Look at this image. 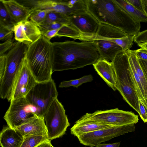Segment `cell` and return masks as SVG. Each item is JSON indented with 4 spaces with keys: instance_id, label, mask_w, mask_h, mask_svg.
Here are the masks:
<instances>
[{
    "instance_id": "41",
    "label": "cell",
    "mask_w": 147,
    "mask_h": 147,
    "mask_svg": "<svg viewBox=\"0 0 147 147\" xmlns=\"http://www.w3.org/2000/svg\"><path fill=\"white\" fill-rule=\"evenodd\" d=\"M51 147H54L52 145Z\"/></svg>"
},
{
    "instance_id": "12",
    "label": "cell",
    "mask_w": 147,
    "mask_h": 147,
    "mask_svg": "<svg viewBox=\"0 0 147 147\" xmlns=\"http://www.w3.org/2000/svg\"><path fill=\"white\" fill-rule=\"evenodd\" d=\"M13 30L15 40L28 46L35 42L42 36L38 26L28 20L15 25Z\"/></svg>"
},
{
    "instance_id": "29",
    "label": "cell",
    "mask_w": 147,
    "mask_h": 147,
    "mask_svg": "<svg viewBox=\"0 0 147 147\" xmlns=\"http://www.w3.org/2000/svg\"><path fill=\"white\" fill-rule=\"evenodd\" d=\"M48 11L39 9H32L29 18L30 20L39 26L44 22Z\"/></svg>"
},
{
    "instance_id": "39",
    "label": "cell",
    "mask_w": 147,
    "mask_h": 147,
    "mask_svg": "<svg viewBox=\"0 0 147 147\" xmlns=\"http://www.w3.org/2000/svg\"><path fill=\"white\" fill-rule=\"evenodd\" d=\"M143 3L144 12L147 15V0H142Z\"/></svg>"
},
{
    "instance_id": "38",
    "label": "cell",
    "mask_w": 147,
    "mask_h": 147,
    "mask_svg": "<svg viewBox=\"0 0 147 147\" xmlns=\"http://www.w3.org/2000/svg\"><path fill=\"white\" fill-rule=\"evenodd\" d=\"M51 140H48L40 144L36 147H51Z\"/></svg>"
},
{
    "instance_id": "9",
    "label": "cell",
    "mask_w": 147,
    "mask_h": 147,
    "mask_svg": "<svg viewBox=\"0 0 147 147\" xmlns=\"http://www.w3.org/2000/svg\"><path fill=\"white\" fill-rule=\"evenodd\" d=\"M10 102L3 118L7 126L12 129H16L37 114L36 109L25 97L13 99Z\"/></svg>"
},
{
    "instance_id": "20",
    "label": "cell",
    "mask_w": 147,
    "mask_h": 147,
    "mask_svg": "<svg viewBox=\"0 0 147 147\" xmlns=\"http://www.w3.org/2000/svg\"><path fill=\"white\" fill-rule=\"evenodd\" d=\"M24 138L16 130L8 126L4 127L0 133V146L1 147H20Z\"/></svg>"
},
{
    "instance_id": "36",
    "label": "cell",
    "mask_w": 147,
    "mask_h": 147,
    "mask_svg": "<svg viewBox=\"0 0 147 147\" xmlns=\"http://www.w3.org/2000/svg\"><path fill=\"white\" fill-rule=\"evenodd\" d=\"M138 59L141 67L147 80V61L140 59Z\"/></svg>"
},
{
    "instance_id": "19",
    "label": "cell",
    "mask_w": 147,
    "mask_h": 147,
    "mask_svg": "<svg viewBox=\"0 0 147 147\" xmlns=\"http://www.w3.org/2000/svg\"><path fill=\"white\" fill-rule=\"evenodd\" d=\"M114 126L94 121L79 119L70 129L71 134L77 136L83 134Z\"/></svg>"
},
{
    "instance_id": "34",
    "label": "cell",
    "mask_w": 147,
    "mask_h": 147,
    "mask_svg": "<svg viewBox=\"0 0 147 147\" xmlns=\"http://www.w3.org/2000/svg\"><path fill=\"white\" fill-rule=\"evenodd\" d=\"M58 29H53L41 32L42 35L48 40H50L51 39L57 36Z\"/></svg>"
},
{
    "instance_id": "14",
    "label": "cell",
    "mask_w": 147,
    "mask_h": 147,
    "mask_svg": "<svg viewBox=\"0 0 147 147\" xmlns=\"http://www.w3.org/2000/svg\"><path fill=\"white\" fill-rule=\"evenodd\" d=\"M15 129L19 132L24 137L33 135L48 136L44 117L36 115Z\"/></svg>"
},
{
    "instance_id": "22",
    "label": "cell",
    "mask_w": 147,
    "mask_h": 147,
    "mask_svg": "<svg viewBox=\"0 0 147 147\" xmlns=\"http://www.w3.org/2000/svg\"><path fill=\"white\" fill-rule=\"evenodd\" d=\"M134 20L140 22H147V15L144 11L134 7L125 0H114Z\"/></svg>"
},
{
    "instance_id": "23",
    "label": "cell",
    "mask_w": 147,
    "mask_h": 147,
    "mask_svg": "<svg viewBox=\"0 0 147 147\" xmlns=\"http://www.w3.org/2000/svg\"><path fill=\"white\" fill-rule=\"evenodd\" d=\"M125 52L128 55L129 64L134 68L141 81L145 100L147 101V80L141 67L134 50L129 49Z\"/></svg>"
},
{
    "instance_id": "27",
    "label": "cell",
    "mask_w": 147,
    "mask_h": 147,
    "mask_svg": "<svg viewBox=\"0 0 147 147\" xmlns=\"http://www.w3.org/2000/svg\"><path fill=\"white\" fill-rule=\"evenodd\" d=\"M93 80L92 76L90 74L84 76L78 79L63 81L60 83L59 87L63 88L73 86L78 88L83 83L91 82Z\"/></svg>"
},
{
    "instance_id": "15",
    "label": "cell",
    "mask_w": 147,
    "mask_h": 147,
    "mask_svg": "<svg viewBox=\"0 0 147 147\" xmlns=\"http://www.w3.org/2000/svg\"><path fill=\"white\" fill-rule=\"evenodd\" d=\"M29 9L58 12L64 15L65 1L53 0H21L17 1Z\"/></svg>"
},
{
    "instance_id": "30",
    "label": "cell",
    "mask_w": 147,
    "mask_h": 147,
    "mask_svg": "<svg viewBox=\"0 0 147 147\" xmlns=\"http://www.w3.org/2000/svg\"><path fill=\"white\" fill-rule=\"evenodd\" d=\"M14 33L13 29L0 26V40L5 41L11 39Z\"/></svg>"
},
{
    "instance_id": "2",
    "label": "cell",
    "mask_w": 147,
    "mask_h": 147,
    "mask_svg": "<svg viewBox=\"0 0 147 147\" xmlns=\"http://www.w3.org/2000/svg\"><path fill=\"white\" fill-rule=\"evenodd\" d=\"M87 9L100 23L118 28L127 35L136 36L140 22L134 20L114 0H86Z\"/></svg>"
},
{
    "instance_id": "33",
    "label": "cell",
    "mask_w": 147,
    "mask_h": 147,
    "mask_svg": "<svg viewBox=\"0 0 147 147\" xmlns=\"http://www.w3.org/2000/svg\"><path fill=\"white\" fill-rule=\"evenodd\" d=\"M138 59L147 61V50L142 48L134 50Z\"/></svg>"
},
{
    "instance_id": "10",
    "label": "cell",
    "mask_w": 147,
    "mask_h": 147,
    "mask_svg": "<svg viewBox=\"0 0 147 147\" xmlns=\"http://www.w3.org/2000/svg\"><path fill=\"white\" fill-rule=\"evenodd\" d=\"M135 128L134 124L114 126L81 134L76 137L82 144L93 147L113 138L134 131Z\"/></svg>"
},
{
    "instance_id": "21",
    "label": "cell",
    "mask_w": 147,
    "mask_h": 147,
    "mask_svg": "<svg viewBox=\"0 0 147 147\" xmlns=\"http://www.w3.org/2000/svg\"><path fill=\"white\" fill-rule=\"evenodd\" d=\"M127 35L118 28L108 24L100 23L95 37L116 39L123 37Z\"/></svg>"
},
{
    "instance_id": "7",
    "label": "cell",
    "mask_w": 147,
    "mask_h": 147,
    "mask_svg": "<svg viewBox=\"0 0 147 147\" xmlns=\"http://www.w3.org/2000/svg\"><path fill=\"white\" fill-rule=\"evenodd\" d=\"M49 139L62 136L70 125L63 106L57 98L53 101L44 116Z\"/></svg>"
},
{
    "instance_id": "28",
    "label": "cell",
    "mask_w": 147,
    "mask_h": 147,
    "mask_svg": "<svg viewBox=\"0 0 147 147\" xmlns=\"http://www.w3.org/2000/svg\"><path fill=\"white\" fill-rule=\"evenodd\" d=\"M135 36L134 35H128L116 39H104L116 43L119 46L122 48L123 51L125 52L132 47Z\"/></svg>"
},
{
    "instance_id": "24",
    "label": "cell",
    "mask_w": 147,
    "mask_h": 147,
    "mask_svg": "<svg viewBox=\"0 0 147 147\" xmlns=\"http://www.w3.org/2000/svg\"><path fill=\"white\" fill-rule=\"evenodd\" d=\"M49 140L47 136L33 135L24 137L20 147H36Z\"/></svg>"
},
{
    "instance_id": "17",
    "label": "cell",
    "mask_w": 147,
    "mask_h": 147,
    "mask_svg": "<svg viewBox=\"0 0 147 147\" xmlns=\"http://www.w3.org/2000/svg\"><path fill=\"white\" fill-rule=\"evenodd\" d=\"M16 24L28 20L32 10L14 0H0Z\"/></svg>"
},
{
    "instance_id": "40",
    "label": "cell",
    "mask_w": 147,
    "mask_h": 147,
    "mask_svg": "<svg viewBox=\"0 0 147 147\" xmlns=\"http://www.w3.org/2000/svg\"><path fill=\"white\" fill-rule=\"evenodd\" d=\"M140 48L145 49L147 50V41L142 44L138 45Z\"/></svg>"
},
{
    "instance_id": "11",
    "label": "cell",
    "mask_w": 147,
    "mask_h": 147,
    "mask_svg": "<svg viewBox=\"0 0 147 147\" xmlns=\"http://www.w3.org/2000/svg\"><path fill=\"white\" fill-rule=\"evenodd\" d=\"M69 23L84 37L85 41H92L100 23L88 10L68 18Z\"/></svg>"
},
{
    "instance_id": "8",
    "label": "cell",
    "mask_w": 147,
    "mask_h": 147,
    "mask_svg": "<svg viewBox=\"0 0 147 147\" xmlns=\"http://www.w3.org/2000/svg\"><path fill=\"white\" fill-rule=\"evenodd\" d=\"M80 119L114 126L135 124L138 122L139 119L138 116L132 111L120 110L117 108L86 113Z\"/></svg>"
},
{
    "instance_id": "6",
    "label": "cell",
    "mask_w": 147,
    "mask_h": 147,
    "mask_svg": "<svg viewBox=\"0 0 147 147\" xmlns=\"http://www.w3.org/2000/svg\"><path fill=\"white\" fill-rule=\"evenodd\" d=\"M58 92L54 80L37 82L25 98L36 109V115L44 117L54 100L57 98Z\"/></svg>"
},
{
    "instance_id": "5",
    "label": "cell",
    "mask_w": 147,
    "mask_h": 147,
    "mask_svg": "<svg viewBox=\"0 0 147 147\" xmlns=\"http://www.w3.org/2000/svg\"><path fill=\"white\" fill-rule=\"evenodd\" d=\"M112 62L115 75L117 90L126 102L138 113V98L133 82L126 52L118 54Z\"/></svg>"
},
{
    "instance_id": "31",
    "label": "cell",
    "mask_w": 147,
    "mask_h": 147,
    "mask_svg": "<svg viewBox=\"0 0 147 147\" xmlns=\"http://www.w3.org/2000/svg\"><path fill=\"white\" fill-rule=\"evenodd\" d=\"M139 111L138 113L144 123H147V107L141 100L138 98Z\"/></svg>"
},
{
    "instance_id": "1",
    "label": "cell",
    "mask_w": 147,
    "mask_h": 147,
    "mask_svg": "<svg viewBox=\"0 0 147 147\" xmlns=\"http://www.w3.org/2000/svg\"><path fill=\"white\" fill-rule=\"evenodd\" d=\"M53 71L74 70L93 65L100 56L93 41H74L52 43Z\"/></svg>"
},
{
    "instance_id": "26",
    "label": "cell",
    "mask_w": 147,
    "mask_h": 147,
    "mask_svg": "<svg viewBox=\"0 0 147 147\" xmlns=\"http://www.w3.org/2000/svg\"><path fill=\"white\" fill-rule=\"evenodd\" d=\"M16 24L3 4L0 1V26L13 29Z\"/></svg>"
},
{
    "instance_id": "25",
    "label": "cell",
    "mask_w": 147,
    "mask_h": 147,
    "mask_svg": "<svg viewBox=\"0 0 147 147\" xmlns=\"http://www.w3.org/2000/svg\"><path fill=\"white\" fill-rule=\"evenodd\" d=\"M53 23H61L68 24L69 23V22L68 18L61 13L55 11H48L45 20L42 25L49 24Z\"/></svg>"
},
{
    "instance_id": "37",
    "label": "cell",
    "mask_w": 147,
    "mask_h": 147,
    "mask_svg": "<svg viewBox=\"0 0 147 147\" xmlns=\"http://www.w3.org/2000/svg\"><path fill=\"white\" fill-rule=\"evenodd\" d=\"M120 142L112 144H100L96 146L95 147H119Z\"/></svg>"
},
{
    "instance_id": "13",
    "label": "cell",
    "mask_w": 147,
    "mask_h": 147,
    "mask_svg": "<svg viewBox=\"0 0 147 147\" xmlns=\"http://www.w3.org/2000/svg\"><path fill=\"white\" fill-rule=\"evenodd\" d=\"M37 82L28 68L26 56L15 85L11 100L25 97Z\"/></svg>"
},
{
    "instance_id": "4",
    "label": "cell",
    "mask_w": 147,
    "mask_h": 147,
    "mask_svg": "<svg viewBox=\"0 0 147 147\" xmlns=\"http://www.w3.org/2000/svg\"><path fill=\"white\" fill-rule=\"evenodd\" d=\"M28 47L23 43L15 42L6 54L4 68L0 70V96L1 98L11 101Z\"/></svg>"
},
{
    "instance_id": "3",
    "label": "cell",
    "mask_w": 147,
    "mask_h": 147,
    "mask_svg": "<svg viewBox=\"0 0 147 147\" xmlns=\"http://www.w3.org/2000/svg\"><path fill=\"white\" fill-rule=\"evenodd\" d=\"M26 58L28 68L37 82L52 79L53 52L50 40L42 35L28 46Z\"/></svg>"
},
{
    "instance_id": "16",
    "label": "cell",
    "mask_w": 147,
    "mask_h": 147,
    "mask_svg": "<svg viewBox=\"0 0 147 147\" xmlns=\"http://www.w3.org/2000/svg\"><path fill=\"white\" fill-rule=\"evenodd\" d=\"M93 66L98 74L114 91L117 90L115 75L112 62L100 58Z\"/></svg>"
},
{
    "instance_id": "35",
    "label": "cell",
    "mask_w": 147,
    "mask_h": 147,
    "mask_svg": "<svg viewBox=\"0 0 147 147\" xmlns=\"http://www.w3.org/2000/svg\"><path fill=\"white\" fill-rule=\"evenodd\" d=\"M126 1L137 9L144 11L142 0H125Z\"/></svg>"
},
{
    "instance_id": "18",
    "label": "cell",
    "mask_w": 147,
    "mask_h": 147,
    "mask_svg": "<svg viewBox=\"0 0 147 147\" xmlns=\"http://www.w3.org/2000/svg\"><path fill=\"white\" fill-rule=\"evenodd\" d=\"M95 43L100 57L112 62L119 53L123 52L122 48L116 43L100 38H95Z\"/></svg>"
},
{
    "instance_id": "32",
    "label": "cell",
    "mask_w": 147,
    "mask_h": 147,
    "mask_svg": "<svg viewBox=\"0 0 147 147\" xmlns=\"http://www.w3.org/2000/svg\"><path fill=\"white\" fill-rule=\"evenodd\" d=\"M14 42L12 40L9 39L5 41L0 45V56L5 54L13 47Z\"/></svg>"
}]
</instances>
